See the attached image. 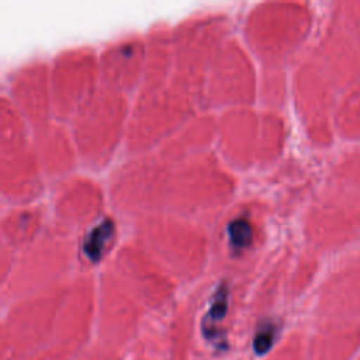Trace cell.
<instances>
[{
  "label": "cell",
  "instance_id": "obj_4",
  "mask_svg": "<svg viewBox=\"0 0 360 360\" xmlns=\"http://www.w3.org/2000/svg\"><path fill=\"white\" fill-rule=\"evenodd\" d=\"M277 332H278V328L273 322L262 323L253 338V342H252L253 352L257 356L266 354L271 349V346L277 338Z\"/></svg>",
  "mask_w": 360,
  "mask_h": 360
},
{
  "label": "cell",
  "instance_id": "obj_1",
  "mask_svg": "<svg viewBox=\"0 0 360 360\" xmlns=\"http://www.w3.org/2000/svg\"><path fill=\"white\" fill-rule=\"evenodd\" d=\"M228 302H229L228 287L225 284H221L215 290L211 305L201 321L202 336L205 338L207 342L214 345L217 350H221V352L228 349V340H226V335L219 328H217V323L225 318L228 311Z\"/></svg>",
  "mask_w": 360,
  "mask_h": 360
},
{
  "label": "cell",
  "instance_id": "obj_2",
  "mask_svg": "<svg viewBox=\"0 0 360 360\" xmlns=\"http://www.w3.org/2000/svg\"><path fill=\"white\" fill-rule=\"evenodd\" d=\"M114 233V222L111 219H104L97 224L94 228L90 229L84 242H83V252L91 260L97 262L103 256V252L112 238Z\"/></svg>",
  "mask_w": 360,
  "mask_h": 360
},
{
  "label": "cell",
  "instance_id": "obj_3",
  "mask_svg": "<svg viewBox=\"0 0 360 360\" xmlns=\"http://www.w3.org/2000/svg\"><path fill=\"white\" fill-rule=\"evenodd\" d=\"M229 243L235 249H245L252 243L253 231L252 225L245 218H236L229 222L226 228Z\"/></svg>",
  "mask_w": 360,
  "mask_h": 360
}]
</instances>
